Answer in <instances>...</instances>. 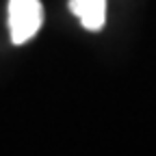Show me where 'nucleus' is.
Here are the masks:
<instances>
[{
    "label": "nucleus",
    "instance_id": "nucleus-1",
    "mask_svg": "<svg viewBox=\"0 0 156 156\" xmlns=\"http://www.w3.org/2000/svg\"><path fill=\"white\" fill-rule=\"evenodd\" d=\"M44 24V7L39 0H9V30L15 46L33 39Z\"/></svg>",
    "mask_w": 156,
    "mask_h": 156
},
{
    "label": "nucleus",
    "instance_id": "nucleus-2",
    "mask_svg": "<svg viewBox=\"0 0 156 156\" xmlns=\"http://www.w3.org/2000/svg\"><path fill=\"white\" fill-rule=\"evenodd\" d=\"M69 9L87 30H100L106 22V0H69Z\"/></svg>",
    "mask_w": 156,
    "mask_h": 156
}]
</instances>
